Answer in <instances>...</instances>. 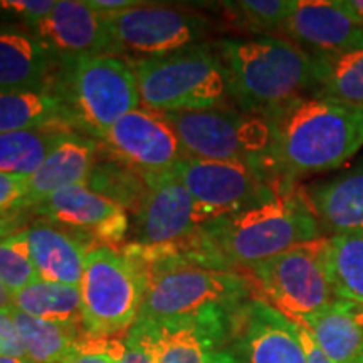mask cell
I'll return each instance as SVG.
<instances>
[{
  "instance_id": "8992f818",
  "label": "cell",
  "mask_w": 363,
  "mask_h": 363,
  "mask_svg": "<svg viewBox=\"0 0 363 363\" xmlns=\"http://www.w3.org/2000/svg\"><path fill=\"white\" fill-rule=\"evenodd\" d=\"M256 291L251 278L235 271L182 267L150 279L138 320L233 321Z\"/></svg>"
},
{
  "instance_id": "f6af8a7d",
  "label": "cell",
  "mask_w": 363,
  "mask_h": 363,
  "mask_svg": "<svg viewBox=\"0 0 363 363\" xmlns=\"http://www.w3.org/2000/svg\"><path fill=\"white\" fill-rule=\"evenodd\" d=\"M353 363H363V353H362V355H360V357H358V358H357V360H355V362H353Z\"/></svg>"
},
{
  "instance_id": "2e32d148",
  "label": "cell",
  "mask_w": 363,
  "mask_h": 363,
  "mask_svg": "<svg viewBox=\"0 0 363 363\" xmlns=\"http://www.w3.org/2000/svg\"><path fill=\"white\" fill-rule=\"evenodd\" d=\"M281 33L315 56L363 49V27L338 6L337 0L298 2Z\"/></svg>"
},
{
  "instance_id": "484cf974",
  "label": "cell",
  "mask_w": 363,
  "mask_h": 363,
  "mask_svg": "<svg viewBox=\"0 0 363 363\" xmlns=\"http://www.w3.org/2000/svg\"><path fill=\"white\" fill-rule=\"evenodd\" d=\"M12 306L26 315L81 328L79 286H67L49 281H35L13 293ZM83 331V330H81Z\"/></svg>"
},
{
  "instance_id": "d6986e66",
  "label": "cell",
  "mask_w": 363,
  "mask_h": 363,
  "mask_svg": "<svg viewBox=\"0 0 363 363\" xmlns=\"http://www.w3.org/2000/svg\"><path fill=\"white\" fill-rule=\"evenodd\" d=\"M299 192L323 234L363 230V157L347 170Z\"/></svg>"
},
{
  "instance_id": "bcb514c9",
  "label": "cell",
  "mask_w": 363,
  "mask_h": 363,
  "mask_svg": "<svg viewBox=\"0 0 363 363\" xmlns=\"http://www.w3.org/2000/svg\"><path fill=\"white\" fill-rule=\"evenodd\" d=\"M0 216H2V214H0ZM4 216H6V214H4Z\"/></svg>"
},
{
  "instance_id": "b9f144b4",
  "label": "cell",
  "mask_w": 363,
  "mask_h": 363,
  "mask_svg": "<svg viewBox=\"0 0 363 363\" xmlns=\"http://www.w3.org/2000/svg\"><path fill=\"white\" fill-rule=\"evenodd\" d=\"M12 291L0 281V311L11 310L12 308Z\"/></svg>"
},
{
  "instance_id": "60d3db41",
  "label": "cell",
  "mask_w": 363,
  "mask_h": 363,
  "mask_svg": "<svg viewBox=\"0 0 363 363\" xmlns=\"http://www.w3.org/2000/svg\"><path fill=\"white\" fill-rule=\"evenodd\" d=\"M338 6L363 27V0H337Z\"/></svg>"
},
{
  "instance_id": "d590c367",
  "label": "cell",
  "mask_w": 363,
  "mask_h": 363,
  "mask_svg": "<svg viewBox=\"0 0 363 363\" xmlns=\"http://www.w3.org/2000/svg\"><path fill=\"white\" fill-rule=\"evenodd\" d=\"M27 195H29V177L0 172V214L26 212L29 208Z\"/></svg>"
},
{
  "instance_id": "74e56055",
  "label": "cell",
  "mask_w": 363,
  "mask_h": 363,
  "mask_svg": "<svg viewBox=\"0 0 363 363\" xmlns=\"http://www.w3.org/2000/svg\"><path fill=\"white\" fill-rule=\"evenodd\" d=\"M293 323H294V330H296L298 333L299 342L303 345V350H305L308 363H331L330 358L323 353V350L318 347V343L315 342V338L311 337L310 331H308L303 325L296 323V321H293Z\"/></svg>"
},
{
  "instance_id": "7402d4cb",
  "label": "cell",
  "mask_w": 363,
  "mask_h": 363,
  "mask_svg": "<svg viewBox=\"0 0 363 363\" xmlns=\"http://www.w3.org/2000/svg\"><path fill=\"white\" fill-rule=\"evenodd\" d=\"M153 325L158 363H216L227 348L233 321L182 320Z\"/></svg>"
},
{
  "instance_id": "f1b7e54d",
  "label": "cell",
  "mask_w": 363,
  "mask_h": 363,
  "mask_svg": "<svg viewBox=\"0 0 363 363\" xmlns=\"http://www.w3.org/2000/svg\"><path fill=\"white\" fill-rule=\"evenodd\" d=\"M86 187L133 214L142 206L148 190L147 180L138 172L110 155L98 158Z\"/></svg>"
},
{
  "instance_id": "7c38bea8",
  "label": "cell",
  "mask_w": 363,
  "mask_h": 363,
  "mask_svg": "<svg viewBox=\"0 0 363 363\" xmlns=\"http://www.w3.org/2000/svg\"><path fill=\"white\" fill-rule=\"evenodd\" d=\"M104 152L142 177L172 174L187 153L162 113L136 108L111 126L103 138Z\"/></svg>"
},
{
  "instance_id": "4dcf8cb0",
  "label": "cell",
  "mask_w": 363,
  "mask_h": 363,
  "mask_svg": "<svg viewBox=\"0 0 363 363\" xmlns=\"http://www.w3.org/2000/svg\"><path fill=\"white\" fill-rule=\"evenodd\" d=\"M296 6V0H239L224 4L230 19L254 35L281 33Z\"/></svg>"
},
{
  "instance_id": "7bdbcfd3",
  "label": "cell",
  "mask_w": 363,
  "mask_h": 363,
  "mask_svg": "<svg viewBox=\"0 0 363 363\" xmlns=\"http://www.w3.org/2000/svg\"><path fill=\"white\" fill-rule=\"evenodd\" d=\"M216 363H239V362L235 360L233 353L229 352V348H225V350L220 352V355H219V358H217Z\"/></svg>"
},
{
  "instance_id": "d6a6232c",
  "label": "cell",
  "mask_w": 363,
  "mask_h": 363,
  "mask_svg": "<svg viewBox=\"0 0 363 363\" xmlns=\"http://www.w3.org/2000/svg\"><path fill=\"white\" fill-rule=\"evenodd\" d=\"M123 352V340L81 337L62 363H121Z\"/></svg>"
},
{
  "instance_id": "83f0119b",
  "label": "cell",
  "mask_w": 363,
  "mask_h": 363,
  "mask_svg": "<svg viewBox=\"0 0 363 363\" xmlns=\"http://www.w3.org/2000/svg\"><path fill=\"white\" fill-rule=\"evenodd\" d=\"M66 128H33L0 133V172L30 177L57 147Z\"/></svg>"
},
{
  "instance_id": "ee69618b",
  "label": "cell",
  "mask_w": 363,
  "mask_h": 363,
  "mask_svg": "<svg viewBox=\"0 0 363 363\" xmlns=\"http://www.w3.org/2000/svg\"><path fill=\"white\" fill-rule=\"evenodd\" d=\"M0 363H34V362H30L29 358H22V357L0 355Z\"/></svg>"
},
{
  "instance_id": "e0dca14e",
  "label": "cell",
  "mask_w": 363,
  "mask_h": 363,
  "mask_svg": "<svg viewBox=\"0 0 363 363\" xmlns=\"http://www.w3.org/2000/svg\"><path fill=\"white\" fill-rule=\"evenodd\" d=\"M33 33L44 40L57 57L62 56H116L118 48L108 29L104 13L96 12L88 2L59 0Z\"/></svg>"
},
{
  "instance_id": "277c9868",
  "label": "cell",
  "mask_w": 363,
  "mask_h": 363,
  "mask_svg": "<svg viewBox=\"0 0 363 363\" xmlns=\"http://www.w3.org/2000/svg\"><path fill=\"white\" fill-rule=\"evenodd\" d=\"M49 89L66 106L71 128L99 143L140 104L133 65L113 54L57 57Z\"/></svg>"
},
{
  "instance_id": "7a4b0ae2",
  "label": "cell",
  "mask_w": 363,
  "mask_h": 363,
  "mask_svg": "<svg viewBox=\"0 0 363 363\" xmlns=\"http://www.w3.org/2000/svg\"><path fill=\"white\" fill-rule=\"evenodd\" d=\"M227 72L234 106L252 115L315 94L321 66L315 54L279 35L224 38L212 44Z\"/></svg>"
},
{
  "instance_id": "e575fe53",
  "label": "cell",
  "mask_w": 363,
  "mask_h": 363,
  "mask_svg": "<svg viewBox=\"0 0 363 363\" xmlns=\"http://www.w3.org/2000/svg\"><path fill=\"white\" fill-rule=\"evenodd\" d=\"M54 0H2L0 13L19 21L22 27L34 30L52 12Z\"/></svg>"
},
{
  "instance_id": "8fae6325",
  "label": "cell",
  "mask_w": 363,
  "mask_h": 363,
  "mask_svg": "<svg viewBox=\"0 0 363 363\" xmlns=\"http://www.w3.org/2000/svg\"><path fill=\"white\" fill-rule=\"evenodd\" d=\"M118 51L145 57L165 56L199 44L206 38L208 22L199 13L175 7L142 6L104 13Z\"/></svg>"
},
{
  "instance_id": "3957f363",
  "label": "cell",
  "mask_w": 363,
  "mask_h": 363,
  "mask_svg": "<svg viewBox=\"0 0 363 363\" xmlns=\"http://www.w3.org/2000/svg\"><path fill=\"white\" fill-rule=\"evenodd\" d=\"M199 230L225 269L235 272L299 244L325 238L299 190L203 222Z\"/></svg>"
},
{
  "instance_id": "8d00e7d4",
  "label": "cell",
  "mask_w": 363,
  "mask_h": 363,
  "mask_svg": "<svg viewBox=\"0 0 363 363\" xmlns=\"http://www.w3.org/2000/svg\"><path fill=\"white\" fill-rule=\"evenodd\" d=\"M0 355L26 358L24 347L11 316V310L0 311Z\"/></svg>"
},
{
  "instance_id": "44dd1931",
  "label": "cell",
  "mask_w": 363,
  "mask_h": 363,
  "mask_svg": "<svg viewBox=\"0 0 363 363\" xmlns=\"http://www.w3.org/2000/svg\"><path fill=\"white\" fill-rule=\"evenodd\" d=\"M29 251L40 281L79 286L86 254L83 240L48 220H35L27 227Z\"/></svg>"
},
{
  "instance_id": "603a6c76",
  "label": "cell",
  "mask_w": 363,
  "mask_h": 363,
  "mask_svg": "<svg viewBox=\"0 0 363 363\" xmlns=\"http://www.w3.org/2000/svg\"><path fill=\"white\" fill-rule=\"evenodd\" d=\"M298 323V321H296ZM331 363H353L363 353V306L335 298L328 306L299 321Z\"/></svg>"
},
{
  "instance_id": "4fadbf2b",
  "label": "cell",
  "mask_w": 363,
  "mask_h": 363,
  "mask_svg": "<svg viewBox=\"0 0 363 363\" xmlns=\"http://www.w3.org/2000/svg\"><path fill=\"white\" fill-rule=\"evenodd\" d=\"M30 211L76 235L89 249H115L130 230L128 212L86 185L57 190Z\"/></svg>"
},
{
  "instance_id": "ab89813d",
  "label": "cell",
  "mask_w": 363,
  "mask_h": 363,
  "mask_svg": "<svg viewBox=\"0 0 363 363\" xmlns=\"http://www.w3.org/2000/svg\"><path fill=\"white\" fill-rule=\"evenodd\" d=\"M24 220V212H16V214H6L0 216V242L4 239H7L9 235L19 230Z\"/></svg>"
},
{
  "instance_id": "30bf717a",
  "label": "cell",
  "mask_w": 363,
  "mask_h": 363,
  "mask_svg": "<svg viewBox=\"0 0 363 363\" xmlns=\"http://www.w3.org/2000/svg\"><path fill=\"white\" fill-rule=\"evenodd\" d=\"M172 174L192 195L202 224L294 190L281 184L269 170L242 162L185 158Z\"/></svg>"
},
{
  "instance_id": "52a82bcc",
  "label": "cell",
  "mask_w": 363,
  "mask_h": 363,
  "mask_svg": "<svg viewBox=\"0 0 363 363\" xmlns=\"http://www.w3.org/2000/svg\"><path fill=\"white\" fill-rule=\"evenodd\" d=\"M148 276L138 262L111 247L86 254L81 279V330L86 338H115L140 318Z\"/></svg>"
},
{
  "instance_id": "836d02e7",
  "label": "cell",
  "mask_w": 363,
  "mask_h": 363,
  "mask_svg": "<svg viewBox=\"0 0 363 363\" xmlns=\"http://www.w3.org/2000/svg\"><path fill=\"white\" fill-rule=\"evenodd\" d=\"M125 352L121 363H158L155 325L138 320L125 335Z\"/></svg>"
},
{
  "instance_id": "4316f807",
  "label": "cell",
  "mask_w": 363,
  "mask_h": 363,
  "mask_svg": "<svg viewBox=\"0 0 363 363\" xmlns=\"http://www.w3.org/2000/svg\"><path fill=\"white\" fill-rule=\"evenodd\" d=\"M11 316L19 331L26 358L34 363H62L83 337L78 326L59 325L29 316L11 308Z\"/></svg>"
},
{
  "instance_id": "9c48e42d",
  "label": "cell",
  "mask_w": 363,
  "mask_h": 363,
  "mask_svg": "<svg viewBox=\"0 0 363 363\" xmlns=\"http://www.w3.org/2000/svg\"><path fill=\"white\" fill-rule=\"evenodd\" d=\"M326 238L299 244L249 267L262 299L293 321H303L335 299L325 267Z\"/></svg>"
},
{
  "instance_id": "9a60e30c",
  "label": "cell",
  "mask_w": 363,
  "mask_h": 363,
  "mask_svg": "<svg viewBox=\"0 0 363 363\" xmlns=\"http://www.w3.org/2000/svg\"><path fill=\"white\" fill-rule=\"evenodd\" d=\"M148 190L135 212V242L163 246L192 235L202 225L192 195L174 174L143 177Z\"/></svg>"
},
{
  "instance_id": "ba28073f",
  "label": "cell",
  "mask_w": 363,
  "mask_h": 363,
  "mask_svg": "<svg viewBox=\"0 0 363 363\" xmlns=\"http://www.w3.org/2000/svg\"><path fill=\"white\" fill-rule=\"evenodd\" d=\"M162 115L175 130L189 158L242 162L269 170L271 131L264 116L238 108Z\"/></svg>"
},
{
  "instance_id": "f35d334b",
  "label": "cell",
  "mask_w": 363,
  "mask_h": 363,
  "mask_svg": "<svg viewBox=\"0 0 363 363\" xmlns=\"http://www.w3.org/2000/svg\"><path fill=\"white\" fill-rule=\"evenodd\" d=\"M145 2H140V0H91L88 6L94 9L96 12L101 13H115L126 11V9H133L142 6Z\"/></svg>"
},
{
  "instance_id": "ac0fdd59",
  "label": "cell",
  "mask_w": 363,
  "mask_h": 363,
  "mask_svg": "<svg viewBox=\"0 0 363 363\" xmlns=\"http://www.w3.org/2000/svg\"><path fill=\"white\" fill-rule=\"evenodd\" d=\"M57 56L33 30L21 24H0V93L48 89Z\"/></svg>"
},
{
  "instance_id": "f546056e",
  "label": "cell",
  "mask_w": 363,
  "mask_h": 363,
  "mask_svg": "<svg viewBox=\"0 0 363 363\" xmlns=\"http://www.w3.org/2000/svg\"><path fill=\"white\" fill-rule=\"evenodd\" d=\"M316 57L321 66L316 96L363 106V49Z\"/></svg>"
},
{
  "instance_id": "5bb4252c",
  "label": "cell",
  "mask_w": 363,
  "mask_h": 363,
  "mask_svg": "<svg viewBox=\"0 0 363 363\" xmlns=\"http://www.w3.org/2000/svg\"><path fill=\"white\" fill-rule=\"evenodd\" d=\"M227 348L239 363H308L293 320L262 298L235 313Z\"/></svg>"
},
{
  "instance_id": "1f68e13d",
  "label": "cell",
  "mask_w": 363,
  "mask_h": 363,
  "mask_svg": "<svg viewBox=\"0 0 363 363\" xmlns=\"http://www.w3.org/2000/svg\"><path fill=\"white\" fill-rule=\"evenodd\" d=\"M0 281L12 294L39 281L30 257L27 229L17 230L0 242Z\"/></svg>"
},
{
  "instance_id": "5b68a950",
  "label": "cell",
  "mask_w": 363,
  "mask_h": 363,
  "mask_svg": "<svg viewBox=\"0 0 363 363\" xmlns=\"http://www.w3.org/2000/svg\"><path fill=\"white\" fill-rule=\"evenodd\" d=\"M133 65L140 101L158 113L235 108L227 72L214 48L195 44Z\"/></svg>"
},
{
  "instance_id": "ffe728a7",
  "label": "cell",
  "mask_w": 363,
  "mask_h": 363,
  "mask_svg": "<svg viewBox=\"0 0 363 363\" xmlns=\"http://www.w3.org/2000/svg\"><path fill=\"white\" fill-rule=\"evenodd\" d=\"M101 145L78 131H67L40 169L29 177L27 203L33 208L57 190L86 185L94 163L101 157Z\"/></svg>"
},
{
  "instance_id": "cb8c5ba5",
  "label": "cell",
  "mask_w": 363,
  "mask_h": 363,
  "mask_svg": "<svg viewBox=\"0 0 363 363\" xmlns=\"http://www.w3.org/2000/svg\"><path fill=\"white\" fill-rule=\"evenodd\" d=\"M33 128L72 130L61 99L49 88L0 93V133Z\"/></svg>"
},
{
  "instance_id": "d4e9b609",
  "label": "cell",
  "mask_w": 363,
  "mask_h": 363,
  "mask_svg": "<svg viewBox=\"0 0 363 363\" xmlns=\"http://www.w3.org/2000/svg\"><path fill=\"white\" fill-rule=\"evenodd\" d=\"M325 267L335 298L363 306V230L326 238Z\"/></svg>"
},
{
  "instance_id": "6da1fadb",
  "label": "cell",
  "mask_w": 363,
  "mask_h": 363,
  "mask_svg": "<svg viewBox=\"0 0 363 363\" xmlns=\"http://www.w3.org/2000/svg\"><path fill=\"white\" fill-rule=\"evenodd\" d=\"M271 174L281 184L345 165L363 147V106L308 94L267 111Z\"/></svg>"
}]
</instances>
